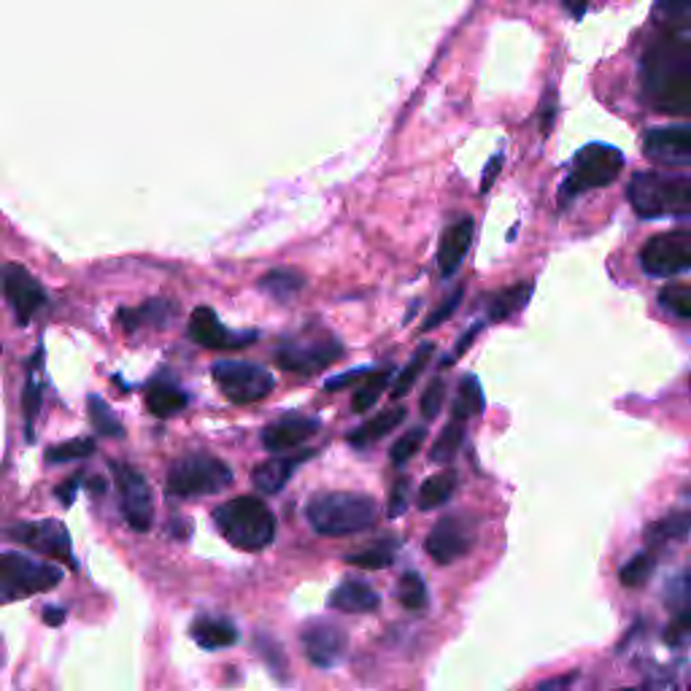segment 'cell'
<instances>
[{"mask_svg":"<svg viewBox=\"0 0 691 691\" xmlns=\"http://www.w3.org/2000/svg\"><path fill=\"white\" fill-rule=\"evenodd\" d=\"M640 93L667 117L691 114V41L683 36L654 38L640 60Z\"/></svg>","mask_w":691,"mask_h":691,"instance_id":"1","label":"cell"},{"mask_svg":"<svg viewBox=\"0 0 691 691\" xmlns=\"http://www.w3.org/2000/svg\"><path fill=\"white\" fill-rule=\"evenodd\" d=\"M305 519L319 535H356L376 524L378 502L362 492H325V495L311 497L305 506Z\"/></svg>","mask_w":691,"mask_h":691,"instance_id":"2","label":"cell"},{"mask_svg":"<svg viewBox=\"0 0 691 691\" xmlns=\"http://www.w3.org/2000/svg\"><path fill=\"white\" fill-rule=\"evenodd\" d=\"M214 524L238 551H263L276 537V517L263 497L243 495L214 511Z\"/></svg>","mask_w":691,"mask_h":691,"instance_id":"3","label":"cell"},{"mask_svg":"<svg viewBox=\"0 0 691 691\" xmlns=\"http://www.w3.org/2000/svg\"><path fill=\"white\" fill-rule=\"evenodd\" d=\"M627 197L634 214L643 219H689L691 222V179L659 171L634 173Z\"/></svg>","mask_w":691,"mask_h":691,"instance_id":"4","label":"cell"},{"mask_svg":"<svg viewBox=\"0 0 691 691\" xmlns=\"http://www.w3.org/2000/svg\"><path fill=\"white\" fill-rule=\"evenodd\" d=\"M621 168H625V155L616 146L608 144H589L573 157V168H570L568 179H565L562 190H559V203L568 206L578 195L597 186H608L610 181L619 179Z\"/></svg>","mask_w":691,"mask_h":691,"instance_id":"5","label":"cell"},{"mask_svg":"<svg viewBox=\"0 0 691 691\" xmlns=\"http://www.w3.org/2000/svg\"><path fill=\"white\" fill-rule=\"evenodd\" d=\"M232 484V470L211 454H186L168 470L166 489L173 497L219 495Z\"/></svg>","mask_w":691,"mask_h":691,"instance_id":"6","label":"cell"},{"mask_svg":"<svg viewBox=\"0 0 691 691\" xmlns=\"http://www.w3.org/2000/svg\"><path fill=\"white\" fill-rule=\"evenodd\" d=\"M62 581V570L58 565L38 562L22 551H5L0 557V589L5 603L33 597V594L52 592Z\"/></svg>","mask_w":691,"mask_h":691,"instance_id":"7","label":"cell"},{"mask_svg":"<svg viewBox=\"0 0 691 691\" xmlns=\"http://www.w3.org/2000/svg\"><path fill=\"white\" fill-rule=\"evenodd\" d=\"M343 356L341 341L330 336V332H300V336L287 338L284 343L276 349V365L281 371L294 373V376H316L325 367L336 365Z\"/></svg>","mask_w":691,"mask_h":691,"instance_id":"8","label":"cell"},{"mask_svg":"<svg viewBox=\"0 0 691 691\" xmlns=\"http://www.w3.org/2000/svg\"><path fill=\"white\" fill-rule=\"evenodd\" d=\"M211 376L217 387L222 389L225 398L238 405L259 403L276 387V378L263 365H254V362L222 360L211 367Z\"/></svg>","mask_w":691,"mask_h":691,"instance_id":"9","label":"cell"},{"mask_svg":"<svg viewBox=\"0 0 691 691\" xmlns=\"http://www.w3.org/2000/svg\"><path fill=\"white\" fill-rule=\"evenodd\" d=\"M475 543H478V519L470 513H446L427 532L424 548L438 565H451L468 557Z\"/></svg>","mask_w":691,"mask_h":691,"instance_id":"10","label":"cell"},{"mask_svg":"<svg viewBox=\"0 0 691 691\" xmlns=\"http://www.w3.org/2000/svg\"><path fill=\"white\" fill-rule=\"evenodd\" d=\"M640 268L648 276H678L691 270V232L667 230L645 241Z\"/></svg>","mask_w":691,"mask_h":691,"instance_id":"11","label":"cell"},{"mask_svg":"<svg viewBox=\"0 0 691 691\" xmlns=\"http://www.w3.org/2000/svg\"><path fill=\"white\" fill-rule=\"evenodd\" d=\"M111 470H114L119 508H122L128 526L135 532H149L151 521H155V500H151L149 481L141 475V470L130 468V464L114 462Z\"/></svg>","mask_w":691,"mask_h":691,"instance_id":"12","label":"cell"},{"mask_svg":"<svg viewBox=\"0 0 691 691\" xmlns=\"http://www.w3.org/2000/svg\"><path fill=\"white\" fill-rule=\"evenodd\" d=\"M14 541L22 546L33 548V551L44 554V557L54 559V562H73L71 554V535H68L65 524L58 519L44 521H22V524L11 526L9 532Z\"/></svg>","mask_w":691,"mask_h":691,"instance_id":"13","label":"cell"},{"mask_svg":"<svg viewBox=\"0 0 691 691\" xmlns=\"http://www.w3.org/2000/svg\"><path fill=\"white\" fill-rule=\"evenodd\" d=\"M3 294L20 325L33 322V316L47 303V289H44L41 281L31 270L14 263L5 265L3 270Z\"/></svg>","mask_w":691,"mask_h":691,"instance_id":"14","label":"cell"},{"mask_svg":"<svg viewBox=\"0 0 691 691\" xmlns=\"http://www.w3.org/2000/svg\"><path fill=\"white\" fill-rule=\"evenodd\" d=\"M300 643H303V651L311 665L330 670V667L343 662L346 651H349V634L338 625H332V621L314 619L300 632Z\"/></svg>","mask_w":691,"mask_h":691,"instance_id":"15","label":"cell"},{"mask_svg":"<svg viewBox=\"0 0 691 691\" xmlns=\"http://www.w3.org/2000/svg\"><path fill=\"white\" fill-rule=\"evenodd\" d=\"M190 338L203 349L235 351L257 341V332H230L217 316V311L201 305L190 316Z\"/></svg>","mask_w":691,"mask_h":691,"instance_id":"16","label":"cell"},{"mask_svg":"<svg viewBox=\"0 0 691 691\" xmlns=\"http://www.w3.org/2000/svg\"><path fill=\"white\" fill-rule=\"evenodd\" d=\"M643 151L662 166H691V124L654 128L645 133Z\"/></svg>","mask_w":691,"mask_h":691,"instance_id":"17","label":"cell"},{"mask_svg":"<svg viewBox=\"0 0 691 691\" xmlns=\"http://www.w3.org/2000/svg\"><path fill=\"white\" fill-rule=\"evenodd\" d=\"M319 433V419L300 416V413H289V416L276 419L263 429V446L274 454H284L289 449H298L305 440L314 438Z\"/></svg>","mask_w":691,"mask_h":691,"instance_id":"18","label":"cell"},{"mask_svg":"<svg viewBox=\"0 0 691 691\" xmlns=\"http://www.w3.org/2000/svg\"><path fill=\"white\" fill-rule=\"evenodd\" d=\"M473 232H475V225L470 217H464L460 219V222L446 228L438 246V274L444 276V279H451V276L460 270V265L464 263V257H468L470 252V243H473Z\"/></svg>","mask_w":691,"mask_h":691,"instance_id":"19","label":"cell"},{"mask_svg":"<svg viewBox=\"0 0 691 691\" xmlns=\"http://www.w3.org/2000/svg\"><path fill=\"white\" fill-rule=\"evenodd\" d=\"M378 605H381V597L376 589L360 578H346L330 594V608L341 610V614H373L378 610Z\"/></svg>","mask_w":691,"mask_h":691,"instance_id":"20","label":"cell"},{"mask_svg":"<svg viewBox=\"0 0 691 691\" xmlns=\"http://www.w3.org/2000/svg\"><path fill=\"white\" fill-rule=\"evenodd\" d=\"M303 460H308V451L298 457H274V460L257 464L252 470V484L257 486L259 495H279L281 489L289 484L292 473L298 470V464H303Z\"/></svg>","mask_w":691,"mask_h":691,"instance_id":"21","label":"cell"},{"mask_svg":"<svg viewBox=\"0 0 691 691\" xmlns=\"http://www.w3.org/2000/svg\"><path fill=\"white\" fill-rule=\"evenodd\" d=\"M691 535V508L672 511L667 517L651 521L645 526V543L651 548H667L672 543H683Z\"/></svg>","mask_w":691,"mask_h":691,"instance_id":"22","label":"cell"},{"mask_svg":"<svg viewBox=\"0 0 691 691\" xmlns=\"http://www.w3.org/2000/svg\"><path fill=\"white\" fill-rule=\"evenodd\" d=\"M405 419V408L398 405V408H389V411H381L376 413L373 419H367L365 424H360L356 429H351L349 433V444L354 446V449H365V446L376 444V440L387 438L389 433H392L395 427H400Z\"/></svg>","mask_w":691,"mask_h":691,"instance_id":"23","label":"cell"},{"mask_svg":"<svg viewBox=\"0 0 691 691\" xmlns=\"http://www.w3.org/2000/svg\"><path fill=\"white\" fill-rule=\"evenodd\" d=\"M192 640H195L201 648L206 651H219V648H230V645L238 643V627L228 619H197L192 625Z\"/></svg>","mask_w":691,"mask_h":691,"instance_id":"24","label":"cell"},{"mask_svg":"<svg viewBox=\"0 0 691 691\" xmlns=\"http://www.w3.org/2000/svg\"><path fill=\"white\" fill-rule=\"evenodd\" d=\"M532 298V284L530 281H521V284H513L508 289H500L489 298V305H486V316L489 322H506L511 319L513 314H519Z\"/></svg>","mask_w":691,"mask_h":691,"instance_id":"25","label":"cell"},{"mask_svg":"<svg viewBox=\"0 0 691 691\" xmlns=\"http://www.w3.org/2000/svg\"><path fill=\"white\" fill-rule=\"evenodd\" d=\"M457 486H460V475H457L454 470H444V473L427 478L422 484V489H419V497H416L419 511H433V508L446 506V502L454 497Z\"/></svg>","mask_w":691,"mask_h":691,"instance_id":"26","label":"cell"},{"mask_svg":"<svg viewBox=\"0 0 691 691\" xmlns=\"http://www.w3.org/2000/svg\"><path fill=\"white\" fill-rule=\"evenodd\" d=\"M654 22L672 36L691 31V0H656Z\"/></svg>","mask_w":691,"mask_h":691,"instance_id":"27","label":"cell"},{"mask_svg":"<svg viewBox=\"0 0 691 691\" xmlns=\"http://www.w3.org/2000/svg\"><path fill=\"white\" fill-rule=\"evenodd\" d=\"M184 405H186V395L181 392L175 384L155 381L149 389H146V408H149L157 419L175 416L179 411H184Z\"/></svg>","mask_w":691,"mask_h":691,"instance_id":"28","label":"cell"},{"mask_svg":"<svg viewBox=\"0 0 691 691\" xmlns=\"http://www.w3.org/2000/svg\"><path fill=\"white\" fill-rule=\"evenodd\" d=\"M481 411H484V389H481L478 378H475L473 373H468L460 381V387H457L454 405H451V419L468 422V419L478 416Z\"/></svg>","mask_w":691,"mask_h":691,"instance_id":"29","label":"cell"},{"mask_svg":"<svg viewBox=\"0 0 691 691\" xmlns=\"http://www.w3.org/2000/svg\"><path fill=\"white\" fill-rule=\"evenodd\" d=\"M392 381V367H381V371H371L362 378V387L356 389L354 398H351V411L354 413H367L373 405L378 403V398L384 395V389Z\"/></svg>","mask_w":691,"mask_h":691,"instance_id":"30","label":"cell"},{"mask_svg":"<svg viewBox=\"0 0 691 691\" xmlns=\"http://www.w3.org/2000/svg\"><path fill=\"white\" fill-rule=\"evenodd\" d=\"M435 356V343H422L416 351H413L411 362L400 371V376L395 378L392 384V400H403L408 392H411L413 384L419 381V376H422L424 371H427L429 360Z\"/></svg>","mask_w":691,"mask_h":691,"instance_id":"31","label":"cell"},{"mask_svg":"<svg viewBox=\"0 0 691 691\" xmlns=\"http://www.w3.org/2000/svg\"><path fill=\"white\" fill-rule=\"evenodd\" d=\"M395 557H398V541H395V537H389V541L384 537V541H378L376 546L365 548V551L349 554L346 562L362 570H384L395 562Z\"/></svg>","mask_w":691,"mask_h":691,"instance_id":"32","label":"cell"},{"mask_svg":"<svg viewBox=\"0 0 691 691\" xmlns=\"http://www.w3.org/2000/svg\"><path fill=\"white\" fill-rule=\"evenodd\" d=\"M305 287V279L292 268H274L259 279V289L276 300H289Z\"/></svg>","mask_w":691,"mask_h":691,"instance_id":"33","label":"cell"},{"mask_svg":"<svg viewBox=\"0 0 691 691\" xmlns=\"http://www.w3.org/2000/svg\"><path fill=\"white\" fill-rule=\"evenodd\" d=\"M168 316H171V303H166V300H151V303L141 305V308H130V311H122V325L128 327V330H138V327L144 325H151V327H162L168 322Z\"/></svg>","mask_w":691,"mask_h":691,"instance_id":"34","label":"cell"},{"mask_svg":"<svg viewBox=\"0 0 691 691\" xmlns=\"http://www.w3.org/2000/svg\"><path fill=\"white\" fill-rule=\"evenodd\" d=\"M464 424L468 422H457V419H451V422L440 429L433 449H429V460H433L435 464H446L454 460L457 451H460L464 444Z\"/></svg>","mask_w":691,"mask_h":691,"instance_id":"35","label":"cell"},{"mask_svg":"<svg viewBox=\"0 0 691 691\" xmlns=\"http://www.w3.org/2000/svg\"><path fill=\"white\" fill-rule=\"evenodd\" d=\"M87 411H89V422H93V427L98 429L100 435H106V438H122L124 435L122 422H119L117 413L111 411L109 403H106L100 395H89Z\"/></svg>","mask_w":691,"mask_h":691,"instance_id":"36","label":"cell"},{"mask_svg":"<svg viewBox=\"0 0 691 691\" xmlns=\"http://www.w3.org/2000/svg\"><path fill=\"white\" fill-rule=\"evenodd\" d=\"M654 570H656V554L654 551L634 554L630 562H627L625 568L619 570L621 586H627V589L645 586V583L651 581V575H654Z\"/></svg>","mask_w":691,"mask_h":691,"instance_id":"37","label":"cell"},{"mask_svg":"<svg viewBox=\"0 0 691 691\" xmlns=\"http://www.w3.org/2000/svg\"><path fill=\"white\" fill-rule=\"evenodd\" d=\"M398 599L405 610L427 608V599H429L427 583H424V578L419 575L416 570H408V573H403V578H400Z\"/></svg>","mask_w":691,"mask_h":691,"instance_id":"38","label":"cell"},{"mask_svg":"<svg viewBox=\"0 0 691 691\" xmlns=\"http://www.w3.org/2000/svg\"><path fill=\"white\" fill-rule=\"evenodd\" d=\"M254 645H257V654L263 656L265 665H268V670L274 672L279 681H287L289 678V662H287V654L281 651V645L276 643L270 634H254Z\"/></svg>","mask_w":691,"mask_h":691,"instance_id":"39","label":"cell"},{"mask_svg":"<svg viewBox=\"0 0 691 691\" xmlns=\"http://www.w3.org/2000/svg\"><path fill=\"white\" fill-rule=\"evenodd\" d=\"M659 305L678 319L691 322V284H667L659 289Z\"/></svg>","mask_w":691,"mask_h":691,"instance_id":"40","label":"cell"},{"mask_svg":"<svg viewBox=\"0 0 691 691\" xmlns=\"http://www.w3.org/2000/svg\"><path fill=\"white\" fill-rule=\"evenodd\" d=\"M93 454H95L93 438H73V440H65V444L52 446V449L47 451V462L60 464V462H73V460H87V457Z\"/></svg>","mask_w":691,"mask_h":691,"instance_id":"41","label":"cell"},{"mask_svg":"<svg viewBox=\"0 0 691 691\" xmlns=\"http://www.w3.org/2000/svg\"><path fill=\"white\" fill-rule=\"evenodd\" d=\"M424 438H427V429L424 427H413L408 429L405 435H400V438L395 440L392 451H389V460H392L395 468H403L405 462H411L413 457L419 454V449H422Z\"/></svg>","mask_w":691,"mask_h":691,"instance_id":"42","label":"cell"},{"mask_svg":"<svg viewBox=\"0 0 691 691\" xmlns=\"http://www.w3.org/2000/svg\"><path fill=\"white\" fill-rule=\"evenodd\" d=\"M38 408H41V384H38L36 373H31L25 384V392H22V411H25V424H27V440H33V424H36Z\"/></svg>","mask_w":691,"mask_h":691,"instance_id":"43","label":"cell"},{"mask_svg":"<svg viewBox=\"0 0 691 691\" xmlns=\"http://www.w3.org/2000/svg\"><path fill=\"white\" fill-rule=\"evenodd\" d=\"M444 400H446V381L444 378H433V381L427 384V389H424L422 403H419V408H422V416L427 419V422H433V419L440 413V408H444Z\"/></svg>","mask_w":691,"mask_h":691,"instance_id":"44","label":"cell"},{"mask_svg":"<svg viewBox=\"0 0 691 691\" xmlns=\"http://www.w3.org/2000/svg\"><path fill=\"white\" fill-rule=\"evenodd\" d=\"M462 298H464V287H457L454 292H451L449 298H446L444 303H440L438 308H435L433 314L427 316V322H424V325H422V332H429V330H433V327H440V325H444V322L449 319V316L454 314L457 308H460Z\"/></svg>","mask_w":691,"mask_h":691,"instance_id":"45","label":"cell"},{"mask_svg":"<svg viewBox=\"0 0 691 691\" xmlns=\"http://www.w3.org/2000/svg\"><path fill=\"white\" fill-rule=\"evenodd\" d=\"M408 497H411V481L398 478L389 489V506H387V517L398 519L400 513L408 508Z\"/></svg>","mask_w":691,"mask_h":691,"instance_id":"46","label":"cell"},{"mask_svg":"<svg viewBox=\"0 0 691 691\" xmlns=\"http://www.w3.org/2000/svg\"><path fill=\"white\" fill-rule=\"evenodd\" d=\"M689 638H691V608L681 610V614H678L676 619L670 621V627H667V632H665V640L670 645L687 643Z\"/></svg>","mask_w":691,"mask_h":691,"instance_id":"47","label":"cell"},{"mask_svg":"<svg viewBox=\"0 0 691 691\" xmlns=\"http://www.w3.org/2000/svg\"><path fill=\"white\" fill-rule=\"evenodd\" d=\"M481 327H484V325H473V327H468V330H464V336L460 338V343H457V346H454V351H451V354H449V360H446V362H444V365H451V362H457V360H460V356L464 354V351H468V349H470V343H473V341H475V338H478Z\"/></svg>","mask_w":691,"mask_h":691,"instance_id":"48","label":"cell"},{"mask_svg":"<svg viewBox=\"0 0 691 691\" xmlns=\"http://www.w3.org/2000/svg\"><path fill=\"white\" fill-rule=\"evenodd\" d=\"M500 171H502V155L489 157V162H486V168H484V175H481V192L492 190V184H495V175H500Z\"/></svg>","mask_w":691,"mask_h":691,"instance_id":"49","label":"cell"},{"mask_svg":"<svg viewBox=\"0 0 691 691\" xmlns=\"http://www.w3.org/2000/svg\"><path fill=\"white\" fill-rule=\"evenodd\" d=\"M367 373H371L367 367H356V371H349V373H343V376H336L332 381H327L325 389L327 392H338V389L349 387V384H354L360 376H367Z\"/></svg>","mask_w":691,"mask_h":691,"instance_id":"50","label":"cell"},{"mask_svg":"<svg viewBox=\"0 0 691 691\" xmlns=\"http://www.w3.org/2000/svg\"><path fill=\"white\" fill-rule=\"evenodd\" d=\"M78 484H82V481L71 478V481H65V484H60L58 489H54V495H58V500L62 502V506H73V497H76Z\"/></svg>","mask_w":691,"mask_h":691,"instance_id":"51","label":"cell"},{"mask_svg":"<svg viewBox=\"0 0 691 691\" xmlns=\"http://www.w3.org/2000/svg\"><path fill=\"white\" fill-rule=\"evenodd\" d=\"M578 678V672H568V676H559V678H551V681L541 683V687H535L532 691H565Z\"/></svg>","mask_w":691,"mask_h":691,"instance_id":"52","label":"cell"},{"mask_svg":"<svg viewBox=\"0 0 691 691\" xmlns=\"http://www.w3.org/2000/svg\"><path fill=\"white\" fill-rule=\"evenodd\" d=\"M65 619H68L65 608H58V605H49V608H44V621H47L49 627H60Z\"/></svg>","mask_w":691,"mask_h":691,"instance_id":"53","label":"cell"},{"mask_svg":"<svg viewBox=\"0 0 691 691\" xmlns=\"http://www.w3.org/2000/svg\"><path fill=\"white\" fill-rule=\"evenodd\" d=\"M565 9H568L575 20H581L589 9V0H565Z\"/></svg>","mask_w":691,"mask_h":691,"instance_id":"54","label":"cell"}]
</instances>
